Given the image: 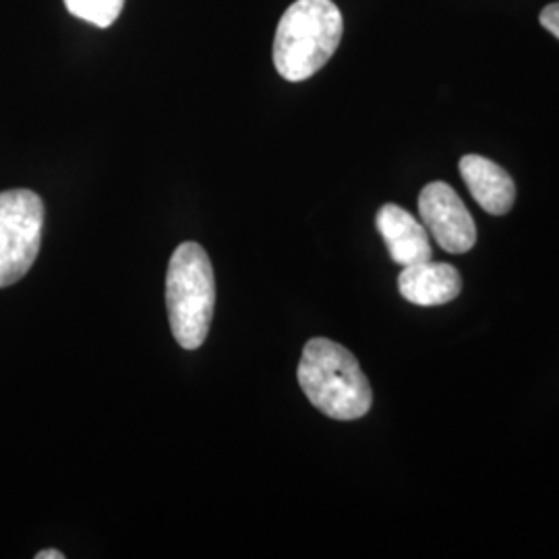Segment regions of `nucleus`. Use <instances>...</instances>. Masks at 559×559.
Wrapping results in <instances>:
<instances>
[{"mask_svg":"<svg viewBox=\"0 0 559 559\" xmlns=\"http://www.w3.org/2000/svg\"><path fill=\"white\" fill-rule=\"evenodd\" d=\"M297 378L305 396L330 419H360L373 404L371 383L359 360L334 340L313 338L305 344Z\"/></svg>","mask_w":559,"mask_h":559,"instance_id":"1","label":"nucleus"},{"mask_svg":"<svg viewBox=\"0 0 559 559\" xmlns=\"http://www.w3.org/2000/svg\"><path fill=\"white\" fill-rule=\"evenodd\" d=\"M344 20L332 0H297L278 23L272 59L286 81L313 78L334 57Z\"/></svg>","mask_w":559,"mask_h":559,"instance_id":"2","label":"nucleus"},{"mask_svg":"<svg viewBox=\"0 0 559 559\" xmlns=\"http://www.w3.org/2000/svg\"><path fill=\"white\" fill-rule=\"evenodd\" d=\"M216 305V280L207 253L198 242H182L166 272V309L173 336L195 350L207 338Z\"/></svg>","mask_w":559,"mask_h":559,"instance_id":"3","label":"nucleus"},{"mask_svg":"<svg viewBox=\"0 0 559 559\" xmlns=\"http://www.w3.org/2000/svg\"><path fill=\"white\" fill-rule=\"evenodd\" d=\"M44 203L29 189L0 193V288L20 282L40 253Z\"/></svg>","mask_w":559,"mask_h":559,"instance_id":"4","label":"nucleus"},{"mask_svg":"<svg viewBox=\"0 0 559 559\" xmlns=\"http://www.w3.org/2000/svg\"><path fill=\"white\" fill-rule=\"evenodd\" d=\"M420 221L448 253H466L477 242V226L448 182H429L419 195Z\"/></svg>","mask_w":559,"mask_h":559,"instance_id":"5","label":"nucleus"},{"mask_svg":"<svg viewBox=\"0 0 559 559\" xmlns=\"http://www.w3.org/2000/svg\"><path fill=\"white\" fill-rule=\"evenodd\" d=\"M376 224L390 251V258L402 267L431 260L433 251L427 228L404 207L396 203H385L378 212Z\"/></svg>","mask_w":559,"mask_h":559,"instance_id":"6","label":"nucleus"},{"mask_svg":"<svg viewBox=\"0 0 559 559\" xmlns=\"http://www.w3.org/2000/svg\"><path fill=\"white\" fill-rule=\"evenodd\" d=\"M400 295L413 305L436 307L456 299L462 290L460 272L452 263L433 260L406 265L399 276Z\"/></svg>","mask_w":559,"mask_h":559,"instance_id":"7","label":"nucleus"},{"mask_svg":"<svg viewBox=\"0 0 559 559\" xmlns=\"http://www.w3.org/2000/svg\"><path fill=\"white\" fill-rule=\"evenodd\" d=\"M459 168L460 177L466 182L471 195L487 214L503 216L512 210L516 187L500 164L477 154H468L460 160Z\"/></svg>","mask_w":559,"mask_h":559,"instance_id":"8","label":"nucleus"},{"mask_svg":"<svg viewBox=\"0 0 559 559\" xmlns=\"http://www.w3.org/2000/svg\"><path fill=\"white\" fill-rule=\"evenodd\" d=\"M67 11L96 27H110L119 20L124 0H64Z\"/></svg>","mask_w":559,"mask_h":559,"instance_id":"9","label":"nucleus"},{"mask_svg":"<svg viewBox=\"0 0 559 559\" xmlns=\"http://www.w3.org/2000/svg\"><path fill=\"white\" fill-rule=\"evenodd\" d=\"M540 25L559 40V2H551L540 11Z\"/></svg>","mask_w":559,"mask_h":559,"instance_id":"10","label":"nucleus"},{"mask_svg":"<svg viewBox=\"0 0 559 559\" xmlns=\"http://www.w3.org/2000/svg\"><path fill=\"white\" fill-rule=\"evenodd\" d=\"M36 559H64V554H60L57 549H44L40 554H36Z\"/></svg>","mask_w":559,"mask_h":559,"instance_id":"11","label":"nucleus"}]
</instances>
